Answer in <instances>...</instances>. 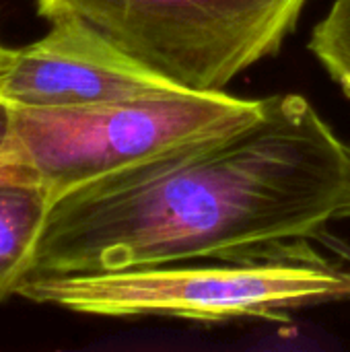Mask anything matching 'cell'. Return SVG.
Listing matches in <instances>:
<instances>
[{"label":"cell","instance_id":"6","mask_svg":"<svg viewBox=\"0 0 350 352\" xmlns=\"http://www.w3.org/2000/svg\"><path fill=\"white\" fill-rule=\"evenodd\" d=\"M52 204V192L25 167L14 161L0 167V301L31 272Z\"/></svg>","mask_w":350,"mask_h":352},{"label":"cell","instance_id":"10","mask_svg":"<svg viewBox=\"0 0 350 352\" xmlns=\"http://www.w3.org/2000/svg\"><path fill=\"white\" fill-rule=\"evenodd\" d=\"M349 217H350V208H349Z\"/></svg>","mask_w":350,"mask_h":352},{"label":"cell","instance_id":"5","mask_svg":"<svg viewBox=\"0 0 350 352\" xmlns=\"http://www.w3.org/2000/svg\"><path fill=\"white\" fill-rule=\"evenodd\" d=\"M50 31L14 52L0 80L12 107H78L177 93L76 16L50 21Z\"/></svg>","mask_w":350,"mask_h":352},{"label":"cell","instance_id":"2","mask_svg":"<svg viewBox=\"0 0 350 352\" xmlns=\"http://www.w3.org/2000/svg\"><path fill=\"white\" fill-rule=\"evenodd\" d=\"M14 295L87 316L173 318L202 324L285 320L291 311L350 297V268L307 243L212 264H165L101 272H31Z\"/></svg>","mask_w":350,"mask_h":352},{"label":"cell","instance_id":"4","mask_svg":"<svg viewBox=\"0 0 350 352\" xmlns=\"http://www.w3.org/2000/svg\"><path fill=\"white\" fill-rule=\"evenodd\" d=\"M264 105L266 99L225 91H177L78 107H14V163L33 173L56 202L167 148L241 126Z\"/></svg>","mask_w":350,"mask_h":352},{"label":"cell","instance_id":"3","mask_svg":"<svg viewBox=\"0 0 350 352\" xmlns=\"http://www.w3.org/2000/svg\"><path fill=\"white\" fill-rule=\"evenodd\" d=\"M307 0H37V14L76 16L184 91L219 93L274 56Z\"/></svg>","mask_w":350,"mask_h":352},{"label":"cell","instance_id":"7","mask_svg":"<svg viewBox=\"0 0 350 352\" xmlns=\"http://www.w3.org/2000/svg\"><path fill=\"white\" fill-rule=\"evenodd\" d=\"M309 50L350 99V0H334L311 31Z\"/></svg>","mask_w":350,"mask_h":352},{"label":"cell","instance_id":"9","mask_svg":"<svg viewBox=\"0 0 350 352\" xmlns=\"http://www.w3.org/2000/svg\"><path fill=\"white\" fill-rule=\"evenodd\" d=\"M14 52H17V50H12V47H6V45H2V43H0V80H2V76L6 74L8 66L12 64Z\"/></svg>","mask_w":350,"mask_h":352},{"label":"cell","instance_id":"8","mask_svg":"<svg viewBox=\"0 0 350 352\" xmlns=\"http://www.w3.org/2000/svg\"><path fill=\"white\" fill-rule=\"evenodd\" d=\"M14 161V107L0 97V167Z\"/></svg>","mask_w":350,"mask_h":352},{"label":"cell","instance_id":"1","mask_svg":"<svg viewBox=\"0 0 350 352\" xmlns=\"http://www.w3.org/2000/svg\"><path fill=\"white\" fill-rule=\"evenodd\" d=\"M349 208L350 144L303 95H272L241 126L60 196L31 272L268 256L318 237Z\"/></svg>","mask_w":350,"mask_h":352}]
</instances>
